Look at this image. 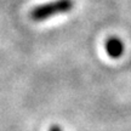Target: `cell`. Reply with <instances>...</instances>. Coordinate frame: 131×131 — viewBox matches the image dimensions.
Listing matches in <instances>:
<instances>
[{"label":"cell","mask_w":131,"mask_h":131,"mask_svg":"<svg viewBox=\"0 0 131 131\" xmlns=\"http://www.w3.org/2000/svg\"><path fill=\"white\" fill-rule=\"evenodd\" d=\"M49 131H62V129L60 127V125H51Z\"/></svg>","instance_id":"3"},{"label":"cell","mask_w":131,"mask_h":131,"mask_svg":"<svg viewBox=\"0 0 131 131\" xmlns=\"http://www.w3.org/2000/svg\"><path fill=\"white\" fill-rule=\"evenodd\" d=\"M73 7H74L73 0H55L51 3H46V4L35 6L30 11L29 16L33 21L40 22V21H45L49 17L55 16V15L69 12Z\"/></svg>","instance_id":"1"},{"label":"cell","mask_w":131,"mask_h":131,"mask_svg":"<svg viewBox=\"0 0 131 131\" xmlns=\"http://www.w3.org/2000/svg\"><path fill=\"white\" fill-rule=\"evenodd\" d=\"M124 42L118 37H111L104 44V49L107 55L111 58H119L124 53Z\"/></svg>","instance_id":"2"}]
</instances>
